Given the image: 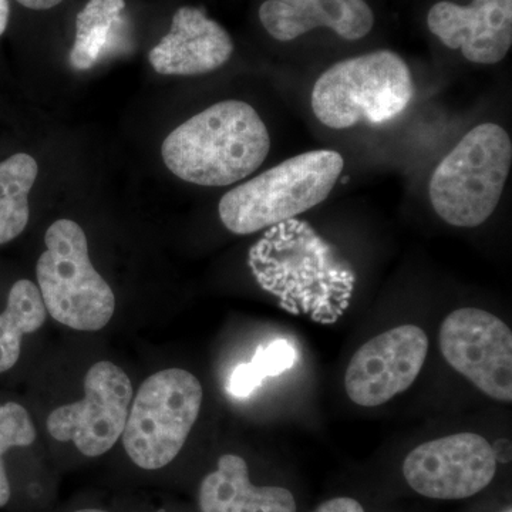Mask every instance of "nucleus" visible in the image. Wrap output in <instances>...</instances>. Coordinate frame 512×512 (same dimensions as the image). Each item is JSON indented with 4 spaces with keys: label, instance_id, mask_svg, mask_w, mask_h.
<instances>
[{
    "label": "nucleus",
    "instance_id": "nucleus-22",
    "mask_svg": "<svg viewBox=\"0 0 512 512\" xmlns=\"http://www.w3.org/2000/svg\"><path fill=\"white\" fill-rule=\"evenodd\" d=\"M20 5L25 6V8L32 10H47L55 8V6L62 3L63 0H16Z\"/></svg>",
    "mask_w": 512,
    "mask_h": 512
},
{
    "label": "nucleus",
    "instance_id": "nucleus-4",
    "mask_svg": "<svg viewBox=\"0 0 512 512\" xmlns=\"http://www.w3.org/2000/svg\"><path fill=\"white\" fill-rule=\"evenodd\" d=\"M345 168L338 151L315 150L288 158L221 198L220 218L229 231L249 235L293 220L329 197Z\"/></svg>",
    "mask_w": 512,
    "mask_h": 512
},
{
    "label": "nucleus",
    "instance_id": "nucleus-15",
    "mask_svg": "<svg viewBox=\"0 0 512 512\" xmlns=\"http://www.w3.org/2000/svg\"><path fill=\"white\" fill-rule=\"evenodd\" d=\"M201 512H296L288 488L256 487L249 480L248 464L237 454H224L218 468L200 485Z\"/></svg>",
    "mask_w": 512,
    "mask_h": 512
},
{
    "label": "nucleus",
    "instance_id": "nucleus-13",
    "mask_svg": "<svg viewBox=\"0 0 512 512\" xmlns=\"http://www.w3.org/2000/svg\"><path fill=\"white\" fill-rule=\"evenodd\" d=\"M234 42L204 10L184 6L175 12L170 32L150 52L151 66L164 76H198L231 59Z\"/></svg>",
    "mask_w": 512,
    "mask_h": 512
},
{
    "label": "nucleus",
    "instance_id": "nucleus-3",
    "mask_svg": "<svg viewBox=\"0 0 512 512\" xmlns=\"http://www.w3.org/2000/svg\"><path fill=\"white\" fill-rule=\"evenodd\" d=\"M412 72L392 50L350 57L329 67L312 90V110L333 130L383 126L402 116L413 101Z\"/></svg>",
    "mask_w": 512,
    "mask_h": 512
},
{
    "label": "nucleus",
    "instance_id": "nucleus-14",
    "mask_svg": "<svg viewBox=\"0 0 512 512\" xmlns=\"http://www.w3.org/2000/svg\"><path fill=\"white\" fill-rule=\"evenodd\" d=\"M259 19L279 42H291L318 28L332 29L353 42L369 35L375 25L366 0H266L259 8Z\"/></svg>",
    "mask_w": 512,
    "mask_h": 512
},
{
    "label": "nucleus",
    "instance_id": "nucleus-20",
    "mask_svg": "<svg viewBox=\"0 0 512 512\" xmlns=\"http://www.w3.org/2000/svg\"><path fill=\"white\" fill-rule=\"evenodd\" d=\"M36 440V429L28 410L15 402L0 404V508L9 503L10 484L3 454L10 448L29 447Z\"/></svg>",
    "mask_w": 512,
    "mask_h": 512
},
{
    "label": "nucleus",
    "instance_id": "nucleus-11",
    "mask_svg": "<svg viewBox=\"0 0 512 512\" xmlns=\"http://www.w3.org/2000/svg\"><path fill=\"white\" fill-rule=\"evenodd\" d=\"M427 352L429 339L419 326H399L370 339L353 355L346 370L349 399L362 407L390 402L416 382Z\"/></svg>",
    "mask_w": 512,
    "mask_h": 512
},
{
    "label": "nucleus",
    "instance_id": "nucleus-17",
    "mask_svg": "<svg viewBox=\"0 0 512 512\" xmlns=\"http://www.w3.org/2000/svg\"><path fill=\"white\" fill-rule=\"evenodd\" d=\"M46 315L42 295L33 282L20 279L12 286L8 305L0 313V373L18 363L23 336L42 328Z\"/></svg>",
    "mask_w": 512,
    "mask_h": 512
},
{
    "label": "nucleus",
    "instance_id": "nucleus-5",
    "mask_svg": "<svg viewBox=\"0 0 512 512\" xmlns=\"http://www.w3.org/2000/svg\"><path fill=\"white\" fill-rule=\"evenodd\" d=\"M511 164L507 131L494 123L474 127L431 175L429 195L434 211L453 227H480L503 197Z\"/></svg>",
    "mask_w": 512,
    "mask_h": 512
},
{
    "label": "nucleus",
    "instance_id": "nucleus-25",
    "mask_svg": "<svg viewBox=\"0 0 512 512\" xmlns=\"http://www.w3.org/2000/svg\"><path fill=\"white\" fill-rule=\"evenodd\" d=\"M503 512H512V508L511 507H508L507 510L503 511Z\"/></svg>",
    "mask_w": 512,
    "mask_h": 512
},
{
    "label": "nucleus",
    "instance_id": "nucleus-19",
    "mask_svg": "<svg viewBox=\"0 0 512 512\" xmlns=\"http://www.w3.org/2000/svg\"><path fill=\"white\" fill-rule=\"evenodd\" d=\"M295 359V350L288 340H275L269 345L261 346L251 362L235 367L229 377V394L238 399L251 396L266 377L279 376L291 369Z\"/></svg>",
    "mask_w": 512,
    "mask_h": 512
},
{
    "label": "nucleus",
    "instance_id": "nucleus-18",
    "mask_svg": "<svg viewBox=\"0 0 512 512\" xmlns=\"http://www.w3.org/2000/svg\"><path fill=\"white\" fill-rule=\"evenodd\" d=\"M39 174L35 158L16 154L0 163V245L18 238L29 222V192Z\"/></svg>",
    "mask_w": 512,
    "mask_h": 512
},
{
    "label": "nucleus",
    "instance_id": "nucleus-9",
    "mask_svg": "<svg viewBox=\"0 0 512 512\" xmlns=\"http://www.w3.org/2000/svg\"><path fill=\"white\" fill-rule=\"evenodd\" d=\"M133 386L121 367L99 362L84 377V397L50 413L47 430L53 439L73 441L87 457L106 454L123 436Z\"/></svg>",
    "mask_w": 512,
    "mask_h": 512
},
{
    "label": "nucleus",
    "instance_id": "nucleus-7",
    "mask_svg": "<svg viewBox=\"0 0 512 512\" xmlns=\"http://www.w3.org/2000/svg\"><path fill=\"white\" fill-rule=\"evenodd\" d=\"M200 380L183 369L161 370L138 389L128 412L123 443L144 470L168 466L180 453L200 416Z\"/></svg>",
    "mask_w": 512,
    "mask_h": 512
},
{
    "label": "nucleus",
    "instance_id": "nucleus-24",
    "mask_svg": "<svg viewBox=\"0 0 512 512\" xmlns=\"http://www.w3.org/2000/svg\"><path fill=\"white\" fill-rule=\"evenodd\" d=\"M74 512H107V511H101V510H79Z\"/></svg>",
    "mask_w": 512,
    "mask_h": 512
},
{
    "label": "nucleus",
    "instance_id": "nucleus-1",
    "mask_svg": "<svg viewBox=\"0 0 512 512\" xmlns=\"http://www.w3.org/2000/svg\"><path fill=\"white\" fill-rule=\"evenodd\" d=\"M271 228L249 252L256 281L289 311L338 318L355 284L350 266L308 222L289 220Z\"/></svg>",
    "mask_w": 512,
    "mask_h": 512
},
{
    "label": "nucleus",
    "instance_id": "nucleus-12",
    "mask_svg": "<svg viewBox=\"0 0 512 512\" xmlns=\"http://www.w3.org/2000/svg\"><path fill=\"white\" fill-rule=\"evenodd\" d=\"M427 26L448 49L477 64H497L512 46V0H473L468 6L436 3Z\"/></svg>",
    "mask_w": 512,
    "mask_h": 512
},
{
    "label": "nucleus",
    "instance_id": "nucleus-2",
    "mask_svg": "<svg viewBox=\"0 0 512 512\" xmlns=\"http://www.w3.org/2000/svg\"><path fill=\"white\" fill-rule=\"evenodd\" d=\"M271 148L268 128L254 107L227 100L195 114L165 138L168 170L187 183L225 187L249 177Z\"/></svg>",
    "mask_w": 512,
    "mask_h": 512
},
{
    "label": "nucleus",
    "instance_id": "nucleus-8",
    "mask_svg": "<svg viewBox=\"0 0 512 512\" xmlns=\"http://www.w3.org/2000/svg\"><path fill=\"white\" fill-rule=\"evenodd\" d=\"M441 353L448 365L498 402H512V332L477 308L451 312L441 323Z\"/></svg>",
    "mask_w": 512,
    "mask_h": 512
},
{
    "label": "nucleus",
    "instance_id": "nucleus-23",
    "mask_svg": "<svg viewBox=\"0 0 512 512\" xmlns=\"http://www.w3.org/2000/svg\"><path fill=\"white\" fill-rule=\"evenodd\" d=\"M9 15V0H0V36H2L6 28H8Z\"/></svg>",
    "mask_w": 512,
    "mask_h": 512
},
{
    "label": "nucleus",
    "instance_id": "nucleus-10",
    "mask_svg": "<svg viewBox=\"0 0 512 512\" xmlns=\"http://www.w3.org/2000/svg\"><path fill=\"white\" fill-rule=\"evenodd\" d=\"M493 446L476 433L427 441L404 458L403 476L412 490L431 500H464L485 490L497 474Z\"/></svg>",
    "mask_w": 512,
    "mask_h": 512
},
{
    "label": "nucleus",
    "instance_id": "nucleus-16",
    "mask_svg": "<svg viewBox=\"0 0 512 512\" xmlns=\"http://www.w3.org/2000/svg\"><path fill=\"white\" fill-rule=\"evenodd\" d=\"M130 35L124 0H89L76 18L70 64L77 72L92 69L107 57L126 53Z\"/></svg>",
    "mask_w": 512,
    "mask_h": 512
},
{
    "label": "nucleus",
    "instance_id": "nucleus-6",
    "mask_svg": "<svg viewBox=\"0 0 512 512\" xmlns=\"http://www.w3.org/2000/svg\"><path fill=\"white\" fill-rule=\"evenodd\" d=\"M46 251L36 265L46 311L67 328L96 332L116 309L113 289L90 261L86 234L77 222L59 220L46 231Z\"/></svg>",
    "mask_w": 512,
    "mask_h": 512
},
{
    "label": "nucleus",
    "instance_id": "nucleus-21",
    "mask_svg": "<svg viewBox=\"0 0 512 512\" xmlns=\"http://www.w3.org/2000/svg\"><path fill=\"white\" fill-rule=\"evenodd\" d=\"M313 512H366L363 505L355 498L336 497L325 501Z\"/></svg>",
    "mask_w": 512,
    "mask_h": 512
}]
</instances>
